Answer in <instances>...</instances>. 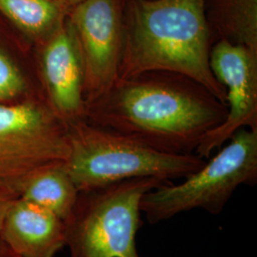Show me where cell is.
<instances>
[{"label": "cell", "instance_id": "obj_1", "mask_svg": "<svg viewBox=\"0 0 257 257\" xmlns=\"http://www.w3.org/2000/svg\"><path fill=\"white\" fill-rule=\"evenodd\" d=\"M87 113L94 125L162 152L191 155L224 121L227 107L187 76L153 71L118 77L108 91L87 104Z\"/></svg>", "mask_w": 257, "mask_h": 257}, {"label": "cell", "instance_id": "obj_2", "mask_svg": "<svg viewBox=\"0 0 257 257\" xmlns=\"http://www.w3.org/2000/svg\"><path fill=\"white\" fill-rule=\"evenodd\" d=\"M124 46L118 77L163 71L202 85L223 104L210 66L206 0H123Z\"/></svg>", "mask_w": 257, "mask_h": 257}, {"label": "cell", "instance_id": "obj_3", "mask_svg": "<svg viewBox=\"0 0 257 257\" xmlns=\"http://www.w3.org/2000/svg\"><path fill=\"white\" fill-rule=\"evenodd\" d=\"M68 140L65 165L79 192L134 178H185L206 162L195 154L162 152L137 138L82 121L68 126Z\"/></svg>", "mask_w": 257, "mask_h": 257}, {"label": "cell", "instance_id": "obj_4", "mask_svg": "<svg viewBox=\"0 0 257 257\" xmlns=\"http://www.w3.org/2000/svg\"><path fill=\"white\" fill-rule=\"evenodd\" d=\"M171 181L134 178L83 191L65 221L71 257H140L136 236L145 193Z\"/></svg>", "mask_w": 257, "mask_h": 257}, {"label": "cell", "instance_id": "obj_5", "mask_svg": "<svg viewBox=\"0 0 257 257\" xmlns=\"http://www.w3.org/2000/svg\"><path fill=\"white\" fill-rule=\"evenodd\" d=\"M213 157L181 183L145 193L140 202L151 224L193 209L219 214L240 185L257 181V128H243Z\"/></svg>", "mask_w": 257, "mask_h": 257}, {"label": "cell", "instance_id": "obj_6", "mask_svg": "<svg viewBox=\"0 0 257 257\" xmlns=\"http://www.w3.org/2000/svg\"><path fill=\"white\" fill-rule=\"evenodd\" d=\"M68 155V126L48 105L0 103V184L19 194L28 177Z\"/></svg>", "mask_w": 257, "mask_h": 257}, {"label": "cell", "instance_id": "obj_7", "mask_svg": "<svg viewBox=\"0 0 257 257\" xmlns=\"http://www.w3.org/2000/svg\"><path fill=\"white\" fill-rule=\"evenodd\" d=\"M67 19L81 57L88 104L118 78L124 46L123 0H83L69 8Z\"/></svg>", "mask_w": 257, "mask_h": 257}, {"label": "cell", "instance_id": "obj_8", "mask_svg": "<svg viewBox=\"0 0 257 257\" xmlns=\"http://www.w3.org/2000/svg\"><path fill=\"white\" fill-rule=\"evenodd\" d=\"M210 66L225 90L227 114L196 148L194 154L203 159H209L239 130L257 128V54L219 40L211 46Z\"/></svg>", "mask_w": 257, "mask_h": 257}, {"label": "cell", "instance_id": "obj_9", "mask_svg": "<svg viewBox=\"0 0 257 257\" xmlns=\"http://www.w3.org/2000/svg\"><path fill=\"white\" fill-rule=\"evenodd\" d=\"M41 76L48 106L67 126L86 114L82 62L67 18L41 42Z\"/></svg>", "mask_w": 257, "mask_h": 257}, {"label": "cell", "instance_id": "obj_10", "mask_svg": "<svg viewBox=\"0 0 257 257\" xmlns=\"http://www.w3.org/2000/svg\"><path fill=\"white\" fill-rule=\"evenodd\" d=\"M0 240L18 257H55L66 247L65 221L19 196L4 217Z\"/></svg>", "mask_w": 257, "mask_h": 257}, {"label": "cell", "instance_id": "obj_11", "mask_svg": "<svg viewBox=\"0 0 257 257\" xmlns=\"http://www.w3.org/2000/svg\"><path fill=\"white\" fill-rule=\"evenodd\" d=\"M78 193L65 162L41 168L19 189L20 198L53 212L63 221L74 211Z\"/></svg>", "mask_w": 257, "mask_h": 257}, {"label": "cell", "instance_id": "obj_12", "mask_svg": "<svg viewBox=\"0 0 257 257\" xmlns=\"http://www.w3.org/2000/svg\"><path fill=\"white\" fill-rule=\"evenodd\" d=\"M207 19L216 41H228L257 54V0H212Z\"/></svg>", "mask_w": 257, "mask_h": 257}, {"label": "cell", "instance_id": "obj_13", "mask_svg": "<svg viewBox=\"0 0 257 257\" xmlns=\"http://www.w3.org/2000/svg\"><path fill=\"white\" fill-rule=\"evenodd\" d=\"M63 0H0V14L26 37L43 42L67 18Z\"/></svg>", "mask_w": 257, "mask_h": 257}, {"label": "cell", "instance_id": "obj_14", "mask_svg": "<svg viewBox=\"0 0 257 257\" xmlns=\"http://www.w3.org/2000/svg\"><path fill=\"white\" fill-rule=\"evenodd\" d=\"M27 90V81L19 67L0 49V102L12 100Z\"/></svg>", "mask_w": 257, "mask_h": 257}, {"label": "cell", "instance_id": "obj_15", "mask_svg": "<svg viewBox=\"0 0 257 257\" xmlns=\"http://www.w3.org/2000/svg\"><path fill=\"white\" fill-rule=\"evenodd\" d=\"M19 197V194L9 187L0 184V231L4 217L9 210L10 206Z\"/></svg>", "mask_w": 257, "mask_h": 257}, {"label": "cell", "instance_id": "obj_16", "mask_svg": "<svg viewBox=\"0 0 257 257\" xmlns=\"http://www.w3.org/2000/svg\"><path fill=\"white\" fill-rule=\"evenodd\" d=\"M0 257H18L0 240Z\"/></svg>", "mask_w": 257, "mask_h": 257}, {"label": "cell", "instance_id": "obj_17", "mask_svg": "<svg viewBox=\"0 0 257 257\" xmlns=\"http://www.w3.org/2000/svg\"><path fill=\"white\" fill-rule=\"evenodd\" d=\"M65 4L68 6V8H71V7H73L74 5H76L77 3H79V2H81L83 0H64Z\"/></svg>", "mask_w": 257, "mask_h": 257}, {"label": "cell", "instance_id": "obj_18", "mask_svg": "<svg viewBox=\"0 0 257 257\" xmlns=\"http://www.w3.org/2000/svg\"><path fill=\"white\" fill-rule=\"evenodd\" d=\"M63 1H64V0H63ZM64 2H65V1H64ZM67 7H68V6H67Z\"/></svg>", "mask_w": 257, "mask_h": 257}]
</instances>
